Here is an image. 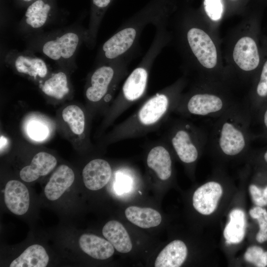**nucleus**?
<instances>
[{"instance_id":"f257e3e1","label":"nucleus","mask_w":267,"mask_h":267,"mask_svg":"<svg viewBox=\"0 0 267 267\" xmlns=\"http://www.w3.org/2000/svg\"><path fill=\"white\" fill-rule=\"evenodd\" d=\"M173 7L172 0H150L124 22L102 45L100 55L106 63L121 58H133L143 29L166 23Z\"/></svg>"},{"instance_id":"f03ea898","label":"nucleus","mask_w":267,"mask_h":267,"mask_svg":"<svg viewBox=\"0 0 267 267\" xmlns=\"http://www.w3.org/2000/svg\"><path fill=\"white\" fill-rule=\"evenodd\" d=\"M182 82L161 90L146 99L139 109L115 130L116 140L141 136L156 129L174 111L181 96Z\"/></svg>"},{"instance_id":"7ed1b4c3","label":"nucleus","mask_w":267,"mask_h":267,"mask_svg":"<svg viewBox=\"0 0 267 267\" xmlns=\"http://www.w3.org/2000/svg\"><path fill=\"white\" fill-rule=\"evenodd\" d=\"M252 111L248 105L234 104L219 116L210 138L211 146L225 156L234 157L250 146Z\"/></svg>"},{"instance_id":"20e7f679","label":"nucleus","mask_w":267,"mask_h":267,"mask_svg":"<svg viewBox=\"0 0 267 267\" xmlns=\"http://www.w3.org/2000/svg\"><path fill=\"white\" fill-rule=\"evenodd\" d=\"M168 39V34L165 29L156 30L154 38L147 51L122 85L113 106V118L121 115L144 95L153 64L166 45Z\"/></svg>"},{"instance_id":"39448f33","label":"nucleus","mask_w":267,"mask_h":267,"mask_svg":"<svg viewBox=\"0 0 267 267\" xmlns=\"http://www.w3.org/2000/svg\"><path fill=\"white\" fill-rule=\"evenodd\" d=\"M132 58L124 57L104 63L91 74L86 91L87 98L93 103L103 100L110 101L119 83L128 74V67Z\"/></svg>"},{"instance_id":"423d86ee","label":"nucleus","mask_w":267,"mask_h":267,"mask_svg":"<svg viewBox=\"0 0 267 267\" xmlns=\"http://www.w3.org/2000/svg\"><path fill=\"white\" fill-rule=\"evenodd\" d=\"M168 139V145L171 146L180 160L188 164L197 160L207 142V137L201 129L185 121H178L173 125Z\"/></svg>"},{"instance_id":"0eeeda50","label":"nucleus","mask_w":267,"mask_h":267,"mask_svg":"<svg viewBox=\"0 0 267 267\" xmlns=\"http://www.w3.org/2000/svg\"><path fill=\"white\" fill-rule=\"evenodd\" d=\"M233 105L215 92L193 91L181 96L174 111L183 116L219 117Z\"/></svg>"},{"instance_id":"6e6552de","label":"nucleus","mask_w":267,"mask_h":267,"mask_svg":"<svg viewBox=\"0 0 267 267\" xmlns=\"http://www.w3.org/2000/svg\"><path fill=\"white\" fill-rule=\"evenodd\" d=\"M184 39L189 50L200 65L208 69L216 66L217 48L207 33L198 27L189 26L185 32Z\"/></svg>"},{"instance_id":"1a4fd4ad","label":"nucleus","mask_w":267,"mask_h":267,"mask_svg":"<svg viewBox=\"0 0 267 267\" xmlns=\"http://www.w3.org/2000/svg\"><path fill=\"white\" fill-rule=\"evenodd\" d=\"M233 59L242 71L251 72L258 70L261 56L256 41L253 37L245 36L240 38L233 50Z\"/></svg>"},{"instance_id":"9d476101","label":"nucleus","mask_w":267,"mask_h":267,"mask_svg":"<svg viewBox=\"0 0 267 267\" xmlns=\"http://www.w3.org/2000/svg\"><path fill=\"white\" fill-rule=\"evenodd\" d=\"M79 43L80 38L77 34L68 32L45 42L42 50L44 55L52 60L67 59L74 55Z\"/></svg>"},{"instance_id":"9b49d317","label":"nucleus","mask_w":267,"mask_h":267,"mask_svg":"<svg viewBox=\"0 0 267 267\" xmlns=\"http://www.w3.org/2000/svg\"><path fill=\"white\" fill-rule=\"evenodd\" d=\"M222 193L221 185L217 182L209 181L198 188L193 196V206L202 215L211 214L216 210Z\"/></svg>"},{"instance_id":"f8f14e48","label":"nucleus","mask_w":267,"mask_h":267,"mask_svg":"<svg viewBox=\"0 0 267 267\" xmlns=\"http://www.w3.org/2000/svg\"><path fill=\"white\" fill-rule=\"evenodd\" d=\"M112 175L109 163L102 159H95L89 162L82 172L85 186L91 190H97L105 186Z\"/></svg>"},{"instance_id":"ddd939ff","label":"nucleus","mask_w":267,"mask_h":267,"mask_svg":"<svg viewBox=\"0 0 267 267\" xmlns=\"http://www.w3.org/2000/svg\"><path fill=\"white\" fill-rule=\"evenodd\" d=\"M168 145L156 144L149 150L146 159L149 169L163 181L168 179L172 174V161Z\"/></svg>"},{"instance_id":"4468645a","label":"nucleus","mask_w":267,"mask_h":267,"mask_svg":"<svg viewBox=\"0 0 267 267\" xmlns=\"http://www.w3.org/2000/svg\"><path fill=\"white\" fill-rule=\"evenodd\" d=\"M6 206L17 215L25 214L29 207V193L27 187L21 182L11 180L7 182L4 189Z\"/></svg>"},{"instance_id":"2eb2a0df","label":"nucleus","mask_w":267,"mask_h":267,"mask_svg":"<svg viewBox=\"0 0 267 267\" xmlns=\"http://www.w3.org/2000/svg\"><path fill=\"white\" fill-rule=\"evenodd\" d=\"M75 175L68 166H59L51 175L44 188V194L50 201L58 199L73 183Z\"/></svg>"},{"instance_id":"dca6fc26","label":"nucleus","mask_w":267,"mask_h":267,"mask_svg":"<svg viewBox=\"0 0 267 267\" xmlns=\"http://www.w3.org/2000/svg\"><path fill=\"white\" fill-rule=\"evenodd\" d=\"M56 164L57 160L53 155L45 152H39L34 156L30 165L20 171V178L26 182L34 181L40 177L48 174Z\"/></svg>"},{"instance_id":"f3484780","label":"nucleus","mask_w":267,"mask_h":267,"mask_svg":"<svg viewBox=\"0 0 267 267\" xmlns=\"http://www.w3.org/2000/svg\"><path fill=\"white\" fill-rule=\"evenodd\" d=\"M79 242L85 253L97 260H106L114 252V247L109 241L94 234H83Z\"/></svg>"},{"instance_id":"a211bd4d","label":"nucleus","mask_w":267,"mask_h":267,"mask_svg":"<svg viewBox=\"0 0 267 267\" xmlns=\"http://www.w3.org/2000/svg\"><path fill=\"white\" fill-rule=\"evenodd\" d=\"M187 249L183 242L175 240L168 244L157 257L155 267H178L183 263Z\"/></svg>"},{"instance_id":"6ab92c4d","label":"nucleus","mask_w":267,"mask_h":267,"mask_svg":"<svg viewBox=\"0 0 267 267\" xmlns=\"http://www.w3.org/2000/svg\"><path fill=\"white\" fill-rule=\"evenodd\" d=\"M102 234L118 252L127 253L132 249L129 234L120 222L116 221L107 222L102 228Z\"/></svg>"},{"instance_id":"aec40b11","label":"nucleus","mask_w":267,"mask_h":267,"mask_svg":"<svg viewBox=\"0 0 267 267\" xmlns=\"http://www.w3.org/2000/svg\"><path fill=\"white\" fill-rule=\"evenodd\" d=\"M127 219L133 224L143 228H149L158 225L161 222L160 214L150 208L130 206L125 210Z\"/></svg>"},{"instance_id":"412c9836","label":"nucleus","mask_w":267,"mask_h":267,"mask_svg":"<svg viewBox=\"0 0 267 267\" xmlns=\"http://www.w3.org/2000/svg\"><path fill=\"white\" fill-rule=\"evenodd\" d=\"M49 257L44 248L35 244L28 247L10 264V267H45Z\"/></svg>"},{"instance_id":"4be33fe9","label":"nucleus","mask_w":267,"mask_h":267,"mask_svg":"<svg viewBox=\"0 0 267 267\" xmlns=\"http://www.w3.org/2000/svg\"><path fill=\"white\" fill-rule=\"evenodd\" d=\"M246 218L244 211L235 209L229 214V221L223 230V236L227 244L241 242L245 235Z\"/></svg>"},{"instance_id":"5701e85b","label":"nucleus","mask_w":267,"mask_h":267,"mask_svg":"<svg viewBox=\"0 0 267 267\" xmlns=\"http://www.w3.org/2000/svg\"><path fill=\"white\" fill-rule=\"evenodd\" d=\"M13 62L18 72L35 78H43L48 72L45 62L37 57L20 54L16 57Z\"/></svg>"},{"instance_id":"b1692460","label":"nucleus","mask_w":267,"mask_h":267,"mask_svg":"<svg viewBox=\"0 0 267 267\" xmlns=\"http://www.w3.org/2000/svg\"><path fill=\"white\" fill-rule=\"evenodd\" d=\"M260 67L248 105L252 112H257L267 102V56Z\"/></svg>"},{"instance_id":"393cba45","label":"nucleus","mask_w":267,"mask_h":267,"mask_svg":"<svg viewBox=\"0 0 267 267\" xmlns=\"http://www.w3.org/2000/svg\"><path fill=\"white\" fill-rule=\"evenodd\" d=\"M51 9L50 5L43 0H36L27 8L25 22L30 27L39 29L46 22Z\"/></svg>"},{"instance_id":"a878e982","label":"nucleus","mask_w":267,"mask_h":267,"mask_svg":"<svg viewBox=\"0 0 267 267\" xmlns=\"http://www.w3.org/2000/svg\"><path fill=\"white\" fill-rule=\"evenodd\" d=\"M42 90L48 96L62 99L69 90L66 75L63 72L53 74L44 82Z\"/></svg>"},{"instance_id":"bb28decb","label":"nucleus","mask_w":267,"mask_h":267,"mask_svg":"<svg viewBox=\"0 0 267 267\" xmlns=\"http://www.w3.org/2000/svg\"><path fill=\"white\" fill-rule=\"evenodd\" d=\"M62 116L74 134L80 135L84 133L85 116L84 112L79 106L75 105L67 106L63 110Z\"/></svg>"},{"instance_id":"cd10ccee","label":"nucleus","mask_w":267,"mask_h":267,"mask_svg":"<svg viewBox=\"0 0 267 267\" xmlns=\"http://www.w3.org/2000/svg\"><path fill=\"white\" fill-rule=\"evenodd\" d=\"M112 0H91L92 14L90 26V35L94 38L97 27L106 10Z\"/></svg>"},{"instance_id":"c85d7f7f","label":"nucleus","mask_w":267,"mask_h":267,"mask_svg":"<svg viewBox=\"0 0 267 267\" xmlns=\"http://www.w3.org/2000/svg\"><path fill=\"white\" fill-rule=\"evenodd\" d=\"M251 218L258 221L259 230L256 235V240L259 243L267 241V211L262 207L255 206L249 211Z\"/></svg>"},{"instance_id":"c756f323","label":"nucleus","mask_w":267,"mask_h":267,"mask_svg":"<svg viewBox=\"0 0 267 267\" xmlns=\"http://www.w3.org/2000/svg\"><path fill=\"white\" fill-rule=\"evenodd\" d=\"M26 132L32 139L41 141L45 140L48 136L49 130L44 122L33 119L28 123L26 126Z\"/></svg>"},{"instance_id":"7c9ffc66","label":"nucleus","mask_w":267,"mask_h":267,"mask_svg":"<svg viewBox=\"0 0 267 267\" xmlns=\"http://www.w3.org/2000/svg\"><path fill=\"white\" fill-rule=\"evenodd\" d=\"M204 4L205 11L210 19L218 21L221 18L223 11L221 0H205Z\"/></svg>"},{"instance_id":"2f4dec72","label":"nucleus","mask_w":267,"mask_h":267,"mask_svg":"<svg viewBox=\"0 0 267 267\" xmlns=\"http://www.w3.org/2000/svg\"><path fill=\"white\" fill-rule=\"evenodd\" d=\"M132 181V178L128 172L125 171V170H120L116 174L115 188L120 192L121 190L128 191Z\"/></svg>"},{"instance_id":"473e14b6","label":"nucleus","mask_w":267,"mask_h":267,"mask_svg":"<svg viewBox=\"0 0 267 267\" xmlns=\"http://www.w3.org/2000/svg\"><path fill=\"white\" fill-rule=\"evenodd\" d=\"M264 251L262 248L257 246L249 247L244 254L245 260L256 266L259 263Z\"/></svg>"},{"instance_id":"72a5a7b5","label":"nucleus","mask_w":267,"mask_h":267,"mask_svg":"<svg viewBox=\"0 0 267 267\" xmlns=\"http://www.w3.org/2000/svg\"><path fill=\"white\" fill-rule=\"evenodd\" d=\"M249 191L254 203L257 206L264 207L265 204L262 197V188L255 184H251Z\"/></svg>"},{"instance_id":"f704fd0d","label":"nucleus","mask_w":267,"mask_h":267,"mask_svg":"<svg viewBox=\"0 0 267 267\" xmlns=\"http://www.w3.org/2000/svg\"><path fill=\"white\" fill-rule=\"evenodd\" d=\"M258 119L263 130L262 136L267 137V102L257 111Z\"/></svg>"},{"instance_id":"c9c22d12","label":"nucleus","mask_w":267,"mask_h":267,"mask_svg":"<svg viewBox=\"0 0 267 267\" xmlns=\"http://www.w3.org/2000/svg\"><path fill=\"white\" fill-rule=\"evenodd\" d=\"M267 266V251H264L256 267H265Z\"/></svg>"},{"instance_id":"e433bc0d","label":"nucleus","mask_w":267,"mask_h":267,"mask_svg":"<svg viewBox=\"0 0 267 267\" xmlns=\"http://www.w3.org/2000/svg\"><path fill=\"white\" fill-rule=\"evenodd\" d=\"M7 143L8 141L7 138L3 135H1L0 137V149L1 152L7 145Z\"/></svg>"},{"instance_id":"4c0bfd02","label":"nucleus","mask_w":267,"mask_h":267,"mask_svg":"<svg viewBox=\"0 0 267 267\" xmlns=\"http://www.w3.org/2000/svg\"><path fill=\"white\" fill-rule=\"evenodd\" d=\"M262 197L265 206L267 205V185L262 188Z\"/></svg>"},{"instance_id":"58836bf2","label":"nucleus","mask_w":267,"mask_h":267,"mask_svg":"<svg viewBox=\"0 0 267 267\" xmlns=\"http://www.w3.org/2000/svg\"><path fill=\"white\" fill-rule=\"evenodd\" d=\"M262 157L264 162L267 164V148L263 151L262 153Z\"/></svg>"},{"instance_id":"ea45409f","label":"nucleus","mask_w":267,"mask_h":267,"mask_svg":"<svg viewBox=\"0 0 267 267\" xmlns=\"http://www.w3.org/2000/svg\"><path fill=\"white\" fill-rule=\"evenodd\" d=\"M23 0L24 1L28 2V1H30L31 0Z\"/></svg>"},{"instance_id":"a19ab883","label":"nucleus","mask_w":267,"mask_h":267,"mask_svg":"<svg viewBox=\"0 0 267 267\" xmlns=\"http://www.w3.org/2000/svg\"><path fill=\"white\" fill-rule=\"evenodd\" d=\"M266 139H267V137H266Z\"/></svg>"}]
</instances>
